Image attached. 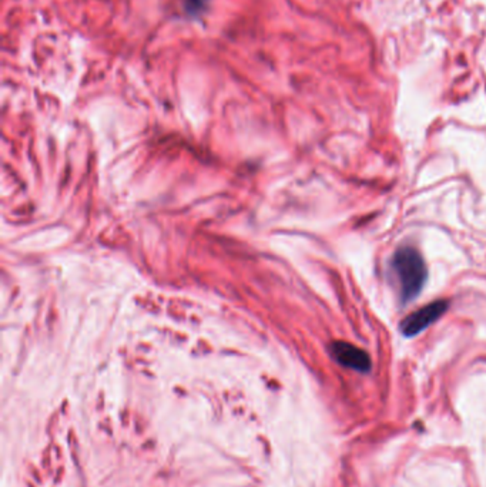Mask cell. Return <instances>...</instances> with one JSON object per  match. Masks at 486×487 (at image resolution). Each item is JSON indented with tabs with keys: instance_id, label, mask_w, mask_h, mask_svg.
Returning <instances> with one entry per match:
<instances>
[{
	"instance_id": "obj_1",
	"label": "cell",
	"mask_w": 486,
	"mask_h": 487,
	"mask_svg": "<svg viewBox=\"0 0 486 487\" xmlns=\"http://www.w3.org/2000/svg\"><path fill=\"white\" fill-rule=\"evenodd\" d=\"M393 271L400 285V294L404 302L419 295L427 281V267L424 258L412 247H401L393 256Z\"/></svg>"
},
{
	"instance_id": "obj_3",
	"label": "cell",
	"mask_w": 486,
	"mask_h": 487,
	"mask_svg": "<svg viewBox=\"0 0 486 487\" xmlns=\"http://www.w3.org/2000/svg\"><path fill=\"white\" fill-rule=\"evenodd\" d=\"M331 353L335 358V361L345 368L358 371V372H368L371 369L370 355L361 348H356L352 343L342 342V341L334 342L331 345Z\"/></svg>"
},
{
	"instance_id": "obj_4",
	"label": "cell",
	"mask_w": 486,
	"mask_h": 487,
	"mask_svg": "<svg viewBox=\"0 0 486 487\" xmlns=\"http://www.w3.org/2000/svg\"><path fill=\"white\" fill-rule=\"evenodd\" d=\"M191 3V9H197L200 5H203V0H188Z\"/></svg>"
},
{
	"instance_id": "obj_2",
	"label": "cell",
	"mask_w": 486,
	"mask_h": 487,
	"mask_svg": "<svg viewBox=\"0 0 486 487\" xmlns=\"http://www.w3.org/2000/svg\"><path fill=\"white\" fill-rule=\"evenodd\" d=\"M448 308V302L435 301L430 305L419 308L418 311L408 315L401 323V332L405 337H415L427 330L438 318H441Z\"/></svg>"
}]
</instances>
